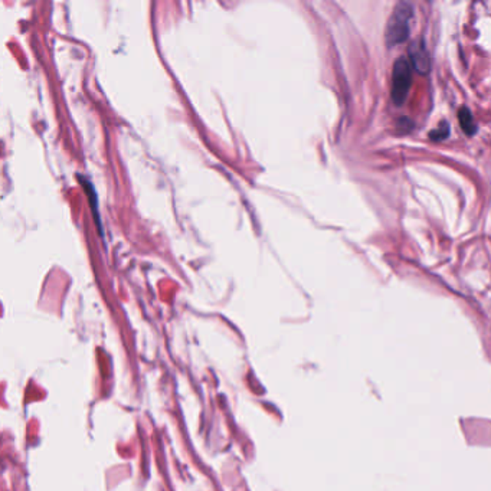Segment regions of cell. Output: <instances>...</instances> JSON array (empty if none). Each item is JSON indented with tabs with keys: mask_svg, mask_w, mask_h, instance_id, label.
I'll list each match as a JSON object with an SVG mask.
<instances>
[{
	"mask_svg": "<svg viewBox=\"0 0 491 491\" xmlns=\"http://www.w3.org/2000/svg\"><path fill=\"white\" fill-rule=\"evenodd\" d=\"M409 59H411V63L414 65V68L418 72L427 74L430 71L431 67L430 55L422 43L414 42L411 46H409Z\"/></svg>",
	"mask_w": 491,
	"mask_h": 491,
	"instance_id": "cell-3",
	"label": "cell"
},
{
	"mask_svg": "<svg viewBox=\"0 0 491 491\" xmlns=\"http://www.w3.org/2000/svg\"><path fill=\"white\" fill-rule=\"evenodd\" d=\"M458 121H460V126L464 130L465 134H468V136L476 134L477 126H476V121H474L471 111L467 107H463L460 111H458Z\"/></svg>",
	"mask_w": 491,
	"mask_h": 491,
	"instance_id": "cell-4",
	"label": "cell"
},
{
	"mask_svg": "<svg viewBox=\"0 0 491 491\" xmlns=\"http://www.w3.org/2000/svg\"><path fill=\"white\" fill-rule=\"evenodd\" d=\"M450 136V124L447 121L439 123V126L434 130V132L430 133V139L432 141H441L445 140Z\"/></svg>",
	"mask_w": 491,
	"mask_h": 491,
	"instance_id": "cell-5",
	"label": "cell"
},
{
	"mask_svg": "<svg viewBox=\"0 0 491 491\" xmlns=\"http://www.w3.org/2000/svg\"><path fill=\"white\" fill-rule=\"evenodd\" d=\"M412 16V5L401 2L395 6L386 28V42L389 46L403 43L408 39L409 32H411Z\"/></svg>",
	"mask_w": 491,
	"mask_h": 491,
	"instance_id": "cell-1",
	"label": "cell"
},
{
	"mask_svg": "<svg viewBox=\"0 0 491 491\" xmlns=\"http://www.w3.org/2000/svg\"><path fill=\"white\" fill-rule=\"evenodd\" d=\"M412 68L405 58L395 62L392 71V100L397 106H402L406 100L409 88H411Z\"/></svg>",
	"mask_w": 491,
	"mask_h": 491,
	"instance_id": "cell-2",
	"label": "cell"
}]
</instances>
